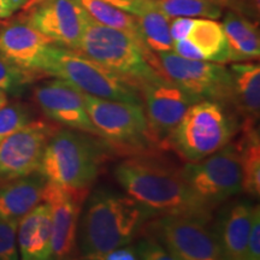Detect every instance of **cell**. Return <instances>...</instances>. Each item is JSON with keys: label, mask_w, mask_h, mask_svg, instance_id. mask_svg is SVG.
I'll list each match as a JSON object with an SVG mask.
<instances>
[{"label": "cell", "mask_w": 260, "mask_h": 260, "mask_svg": "<svg viewBox=\"0 0 260 260\" xmlns=\"http://www.w3.org/2000/svg\"><path fill=\"white\" fill-rule=\"evenodd\" d=\"M118 183L133 199L158 214H178L209 223L212 210L201 203L182 178L180 169L152 157H133L115 171Z\"/></svg>", "instance_id": "obj_1"}, {"label": "cell", "mask_w": 260, "mask_h": 260, "mask_svg": "<svg viewBox=\"0 0 260 260\" xmlns=\"http://www.w3.org/2000/svg\"><path fill=\"white\" fill-rule=\"evenodd\" d=\"M154 213L128 194L99 189L88 198L77 240L86 259L102 260L106 253L133 242Z\"/></svg>", "instance_id": "obj_2"}, {"label": "cell", "mask_w": 260, "mask_h": 260, "mask_svg": "<svg viewBox=\"0 0 260 260\" xmlns=\"http://www.w3.org/2000/svg\"><path fill=\"white\" fill-rule=\"evenodd\" d=\"M37 71L64 81L89 95L142 104L141 92L135 82L111 73L79 51L57 44L46 48Z\"/></svg>", "instance_id": "obj_3"}, {"label": "cell", "mask_w": 260, "mask_h": 260, "mask_svg": "<svg viewBox=\"0 0 260 260\" xmlns=\"http://www.w3.org/2000/svg\"><path fill=\"white\" fill-rule=\"evenodd\" d=\"M79 52L138 86L142 81L164 75L153 52L146 51L126 32L98 23L89 16Z\"/></svg>", "instance_id": "obj_4"}, {"label": "cell", "mask_w": 260, "mask_h": 260, "mask_svg": "<svg viewBox=\"0 0 260 260\" xmlns=\"http://www.w3.org/2000/svg\"><path fill=\"white\" fill-rule=\"evenodd\" d=\"M237 129V119L225 104L200 100L188 107L169 139L182 158L197 161L229 144Z\"/></svg>", "instance_id": "obj_5"}, {"label": "cell", "mask_w": 260, "mask_h": 260, "mask_svg": "<svg viewBox=\"0 0 260 260\" xmlns=\"http://www.w3.org/2000/svg\"><path fill=\"white\" fill-rule=\"evenodd\" d=\"M103 151L82 132L59 130L52 134L42 154L39 171L59 186L89 189L96 180Z\"/></svg>", "instance_id": "obj_6"}, {"label": "cell", "mask_w": 260, "mask_h": 260, "mask_svg": "<svg viewBox=\"0 0 260 260\" xmlns=\"http://www.w3.org/2000/svg\"><path fill=\"white\" fill-rule=\"evenodd\" d=\"M180 171L195 197L211 210L242 191L239 152L232 142L206 158L187 162Z\"/></svg>", "instance_id": "obj_7"}, {"label": "cell", "mask_w": 260, "mask_h": 260, "mask_svg": "<svg viewBox=\"0 0 260 260\" xmlns=\"http://www.w3.org/2000/svg\"><path fill=\"white\" fill-rule=\"evenodd\" d=\"M154 217L146 225V236L160 243L174 260L225 259L216 232L207 222L178 214Z\"/></svg>", "instance_id": "obj_8"}, {"label": "cell", "mask_w": 260, "mask_h": 260, "mask_svg": "<svg viewBox=\"0 0 260 260\" xmlns=\"http://www.w3.org/2000/svg\"><path fill=\"white\" fill-rule=\"evenodd\" d=\"M82 98L100 138L122 146H144L155 140L142 104L103 99L86 93Z\"/></svg>", "instance_id": "obj_9"}, {"label": "cell", "mask_w": 260, "mask_h": 260, "mask_svg": "<svg viewBox=\"0 0 260 260\" xmlns=\"http://www.w3.org/2000/svg\"><path fill=\"white\" fill-rule=\"evenodd\" d=\"M155 54L164 76L187 92L204 100L233 104L232 75L223 64L187 59L174 51Z\"/></svg>", "instance_id": "obj_10"}, {"label": "cell", "mask_w": 260, "mask_h": 260, "mask_svg": "<svg viewBox=\"0 0 260 260\" xmlns=\"http://www.w3.org/2000/svg\"><path fill=\"white\" fill-rule=\"evenodd\" d=\"M139 88L149 128L155 140L168 139L188 107L204 100L187 92L164 75L142 81Z\"/></svg>", "instance_id": "obj_11"}, {"label": "cell", "mask_w": 260, "mask_h": 260, "mask_svg": "<svg viewBox=\"0 0 260 260\" xmlns=\"http://www.w3.org/2000/svg\"><path fill=\"white\" fill-rule=\"evenodd\" d=\"M89 189H75L46 181L42 201L50 207L52 223V256L67 259L73 254L83 201Z\"/></svg>", "instance_id": "obj_12"}, {"label": "cell", "mask_w": 260, "mask_h": 260, "mask_svg": "<svg viewBox=\"0 0 260 260\" xmlns=\"http://www.w3.org/2000/svg\"><path fill=\"white\" fill-rule=\"evenodd\" d=\"M53 128L30 121L0 141V180L10 181L39 171L42 154Z\"/></svg>", "instance_id": "obj_13"}, {"label": "cell", "mask_w": 260, "mask_h": 260, "mask_svg": "<svg viewBox=\"0 0 260 260\" xmlns=\"http://www.w3.org/2000/svg\"><path fill=\"white\" fill-rule=\"evenodd\" d=\"M27 12L29 23L54 44L80 50L88 14L77 0H42Z\"/></svg>", "instance_id": "obj_14"}, {"label": "cell", "mask_w": 260, "mask_h": 260, "mask_svg": "<svg viewBox=\"0 0 260 260\" xmlns=\"http://www.w3.org/2000/svg\"><path fill=\"white\" fill-rule=\"evenodd\" d=\"M35 102L52 121L86 134L99 136L84 106L82 92L59 79L48 81L34 90Z\"/></svg>", "instance_id": "obj_15"}, {"label": "cell", "mask_w": 260, "mask_h": 260, "mask_svg": "<svg viewBox=\"0 0 260 260\" xmlns=\"http://www.w3.org/2000/svg\"><path fill=\"white\" fill-rule=\"evenodd\" d=\"M54 44L29 23L27 18L0 23V58L38 74L46 48Z\"/></svg>", "instance_id": "obj_16"}, {"label": "cell", "mask_w": 260, "mask_h": 260, "mask_svg": "<svg viewBox=\"0 0 260 260\" xmlns=\"http://www.w3.org/2000/svg\"><path fill=\"white\" fill-rule=\"evenodd\" d=\"M46 178L40 171L14 178L0 187V219L18 225L28 212L42 201Z\"/></svg>", "instance_id": "obj_17"}, {"label": "cell", "mask_w": 260, "mask_h": 260, "mask_svg": "<svg viewBox=\"0 0 260 260\" xmlns=\"http://www.w3.org/2000/svg\"><path fill=\"white\" fill-rule=\"evenodd\" d=\"M254 206L248 201H237L220 212L214 232L225 259L245 260Z\"/></svg>", "instance_id": "obj_18"}, {"label": "cell", "mask_w": 260, "mask_h": 260, "mask_svg": "<svg viewBox=\"0 0 260 260\" xmlns=\"http://www.w3.org/2000/svg\"><path fill=\"white\" fill-rule=\"evenodd\" d=\"M17 245L25 260H46L52 256V223L48 205L40 203L19 220Z\"/></svg>", "instance_id": "obj_19"}, {"label": "cell", "mask_w": 260, "mask_h": 260, "mask_svg": "<svg viewBox=\"0 0 260 260\" xmlns=\"http://www.w3.org/2000/svg\"><path fill=\"white\" fill-rule=\"evenodd\" d=\"M232 75L233 104L247 121L258 122L260 113V67L254 63H234Z\"/></svg>", "instance_id": "obj_20"}, {"label": "cell", "mask_w": 260, "mask_h": 260, "mask_svg": "<svg viewBox=\"0 0 260 260\" xmlns=\"http://www.w3.org/2000/svg\"><path fill=\"white\" fill-rule=\"evenodd\" d=\"M223 30L230 47V61L240 63L258 59L260 38L255 23L236 11H228L224 16Z\"/></svg>", "instance_id": "obj_21"}, {"label": "cell", "mask_w": 260, "mask_h": 260, "mask_svg": "<svg viewBox=\"0 0 260 260\" xmlns=\"http://www.w3.org/2000/svg\"><path fill=\"white\" fill-rule=\"evenodd\" d=\"M186 40L198 53V59L225 64L230 61V47L222 24L211 18L193 19Z\"/></svg>", "instance_id": "obj_22"}, {"label": "cell", "mask_w": 260, "mask_h": 260, "mask_svg": "<svg viewBox=\"0 0 260 260\" xmlns=\"http://www.w3.org/2000/svg\"><path fill=\"white\" fill-rule=\"evenodd\" d=\"M239 152L242 170V190L254 198L260 195V138L254 121H247L243 135L239 144H235Z\"/></svg>", "instance_id": "obj_23"}, {"label": "cell", "mask_w": 260, "mask_h": 260, "mask_svg": "<svg viewBox=\"0 0 260 260\" xmlns=\"http://www.w3.org/2000/svg\"><path fill=\"white\" fill-rule=\"evenodd\" d=\"M77 3L82 6L89 17L98 23L126 32L139 45H141L146 51H149L140 38L135 16L116 8L106 0H77Z\"/></svg>", "instance_id": "obj_24"}, {"label": "cell", "mask_w": 260, "mask_h": 260, "mask_svg": "<svg viewBox=\"0 0 260 260\" xmlns=\"http://www.w3.org/2000/svg\"><path fill=\"white\" fill-rule=\"evenodd\" d=\"M152 4L169 18L201 17L219 18L223 6L211 0H151Z\"/></svg>", "instance_id": "obj_25"}, {"label": "cell", "mask_w": 260, "mask_h": 260, "mask_svg": "<svg viewBox=\"0 0 260 260\" xmlns=\"http://www.w3.org/2000/svg\"><path fill=\"white\" fill-rule=\"evenodd\" d=\"M30 122V111L23 104H8L0 107V141Z\"/></svg>", "instance_id": "obj_26"}, {"label": "cell", "mask_w": 260, "mask_h": 260, "mask_svg": "<svg viewBox=\"0 0 260 260\" xmlns=\"http://www.w3.org/2000/svg\"><path fill=\"white\" fill-rule=\"evenodd\" d=\"M35 73L0 58V90L18 92L35 79Z\"/></svg>", "instance_id": "obj_27"}, {"label": "cell", "mask_w": 260, "mask_h": 260, "mask_svg": "<svg viewBox=\"0 0 260 260\" xmlns=\"http://www.w3.org/2000/svg\"><path fill=\"white\" fill-rule=\"evenodd\" d=\"M17 253V225L0 219V260H14Z\"/></svg>", "instance_id": "obj_28"}, {"label": "cell", "mask_w": 260, "mask_h": 260, "mask_svg": "<svg viewBox=\"0 0 260 260\" xmlns=\"http://www.w3.org/2000/svg\"><path fill=\"white\" fill-rule=\"evenodd\" d=\"M260 259V209L256 205L253 210L252 223L249 228L248 240L245 253V260H259Z\"/></svg>", "instance_id": "obj_29"}, {"label": "cell", "mask_w": 260, "mask_h": 260, "mask_svg": "<svg viewBox=\"0 0 260 260\" xmlns=\"http://www.w3.org/2000/svg\"><path fill=\"white\" fill-rule=\"evenodd\" d=\"M138 246L141 260H174L170 253L152 237L146 236L138 241Z\"/></svg>", "instance_id": "obj_30"}, {"label": "cell", "mask_w": 260, "mask_h": 260, "mask_svg": "<svg viewBox=\"0 0 260 260\" xmlns=\"http://www.w3.org/2000/svg\"><path fill=\"white\" fill-rule=\"evenodd\" d=\"M140 251L138 242L128 243V245L121 246L118 248L112 249L103 256L102 260H139Z\"/></svg>", "instance_id": "obj_31"}, {"label": "cell", "mask_w": 260, "mask_h": 260, "mask_svg": "<svg viewBox=\"0 0 260 260\" xmlns=\"http://www.w3.org/2000/svg\"><path fill=\"white\" fill-rule=\"evenodd\" d=\"M193 19L194 18L191 17H174V19L170 21V35L172 41L183 40L187 38L193 24Z\"/></svg>", "instance_id": "obj_32"}, {"label": "cell", "mask_w": 260, "mask_h": 260, "mask_svg": "<svg viewBox=\"0 0 260 260\" xmlns=\"http://www.w3.org/2000/svg\"><path fill=\"white\" fill-rule=\"evenodd\" d=\"M42 2V0H29V2L27 3V4H25L24 6H23V8H22V9H23L24 10V11L25 12H27L28 11V10H30L31 8H34V6L35 5H38V4H40V3Z\"/></svg>", "instance_id": "obj_33"}, {"label": "cell", "mask_w": 260, "mask_h": 260, "mask_svg": "<svg viewBox=\"0 0 260 260\" xmlns=\"http://www.w3.org/2000/svg\"><path fill=\"white\" fill-rule=\"evenodd\" d=\"M211 2L217 3V4H219V5H222V6L236 4V0H211Z\"/></svg>", "instance_id": "obj_34"}, {"label": "cell", "mask_w": 260, "mask_h": 260, "mask_svg": "<svg viewBox=\"0 0 260 260\" xmlns=\"http://www.w3.org/2000/svg\"><path fill=\"white\" fill-rule=\"evenodd\" d=\"M6 103H8V95H6V92H4V90H0V107L4 106Z\"/></svg>", "instance_id": "obj_35"}, {"label": "cell", "mask_w": 260, "mask_h": 260, "mask_svg": "<svg viewBox=\"0 0 260 260\" xmlns=\"http://www.w3.org/2000/svg\"><path fill=\"white\" fill-rule=\"evenodd\" d=\"M9 2H12V3H15V4H17L19 8H23V6L27 4V3L29 2V0H9Z\"/></svg>", "instance_id": "obj_36"}]
</instances>
